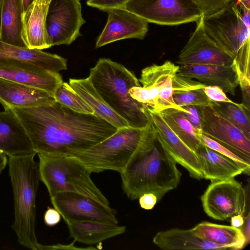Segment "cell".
Returning <instances> with one entry per match:
<instances>
[{
  "instance_id": "484cf974",
  "label": "cell",
  "mask_w": 250,
  "mask_h": 250,
  "mask_svg": "<svg viewBox=\"0 0 250 250\" xmlns=\"http://www.w3.org/2000/svg\"><path fill=\"white\" fill-rule=\"evenodd\" d=\"M67 225L70 236L75 241L88 245L99 243L124 233L126 231L124 226L98 221H84Z\"/></svg>"
},
{
  "instance_id": "4dcf8cb0",
  "label": "cell",
  "mask_w": 250,
  "mask_h": 250,
  "mask_svg": "<svg viewBox=\"0 0 250 250\" xmlns=\"http://www.w3.org/2000/svg\"><path fill=\"white\" fill-rule=\"evenodd\" d=\"M53 98L56 102L76 112L83 114L95 113L67 83L63 82L60 84L54 92Z\"/></svg>"
},
{
  "instance_id": "1f68e13d",
  "label": "cell",
  "mask_w": 250,
  "mask_h": 250,
  "mask_svg": "<svg viewBox=\"0 0 250 250\" xmlns=\"http://www.w3.org/2000/svg\"><path fill=\"white\" fill-rule=\"evenodd\" d=\"M173 99L175 104L181 107L188 105L212 106L214 104V102L207 97L203 88L174 91Z\"/></svg>"
},
{
  "instance_id": "c3c4849f",
  "label": "cell",
  "mask_w": 250,
  "mask_h": 250,
  "mask_svg": "<svg viewBox=\"0 0 250 250\" xmlns=\"http://www.w3.org/2000/svg\"><path fill=\"white\" fill-rule=\"evenodd\" d=\"M34 0H22L24 11H26L27 7L31 4Z\"/></svg>"
},
{
  "instance_id": "8d00e7d4",
  "label": "cell",
  "mask_w": 250,
  "mask_h": 250,
  "mask_svg": "<svg viewBox=\"0 0 250 250\" xmlns=\"http://www.w3.org/2000/svg\"><path fill=\"white\" fill-rule=\"evenodd\" d=\"M129 0H87L88 6L97 8L104 12L117 8H124L125 4Z\"/></svg>"
},
{
  "instance_id": "5b68a950",
  "label": "cell",
  "mask_w": 250,
  "mask_h": 250,
  "mask_svg": "<svg viewBox=\"0 0 250 250\" xmlns=\"http://www.w3.org/2000/svg\"><path fill=\"white\" fill-rule=\"evenodd\" d=\"M107 105L130 126L145 127L148 121L145 110L131 97L129 90L141 86L135 75L122 64L101 58L90 69L87 77Z\"/></svg>"
},
{
  "instance_id": "f6af8a7d",
  "label": "cell",
  "mask_w": 250,
  "mask_h": 250,
  "mask_svg": "<svg viewBox=\"0 0 250 250\" xmlns=\"http://www.w3.org/2000/svg\"><path fill=\"white\" fill-rule=\"evenodd\" d=\"M231 226L235 228H241L244 222L245 217L243 215H236L230 218Z\"/></svg>"
},
{
  "instance_id": "74e56055",
  "label": "cell",
  "mask_w": 250,
  "mask_h": 250,
  "mask_svg": "<svg viewBox=\"0 0 250 250\" xmlns=\"http://www.w3.org/2000/svg\"><path fill=\"white\" fill-rule=\"evenodd\" d=\"M203 89L207 97L212 101L237 104L230 100L227 96L226 93L218 86L207 85Z\"/></svg>"
},
{
  "instance_id": "cb8c5ba5",
  "label": "cell",
  "mask_w": 250,
  "mask_h": 250,
  "mask_svg": "<svg viewBox=\"0 0 250 250\" xmlns=\"http://www.w3.org/2000/svg\"><path fill=\"white\" fill-rule=\"evenodd\" d=\"M203 178L211 182L233 179L244 173L235 161L203 144L195 152Z\"/></svg>"
},
{
  "instance_id": "7dc6e473",
  "label": "cell",
  "mask_w": 250,
  "mask_h": 250,
  "mask_svg": "<svg viewBox=\"0 0 250 250\" xmlns=\"http://www.w3.org/2000/svg\"><path fill=\"white\" fill-rule=\"evenodd\" d=\"M248 9L250 10V0H237Z\"/></svg>"
},
{
  "instance_id": "f546056e",
  "label": "cell",
  "mask_w": 250,
  "mask_h": 250,
  "mask_svg": "<svg viewBox=\"0 0 250 250\" xmlns=\"http://www.w3.org/2000/svg\"><path fill=\"white\" fill-rule=\"evenodd\" d=\"M212 107L250 139V111L242 104L214 102Z\"/></svg>"
},
{
  "instance_id": "e575fe53",
  "label": "cell",
  "mask_w": 250,
  "mask_h": 250,
  "mask_svg": "<svg viewBox=\"0 0 250 250\" xmlns=\"http://www.w3.org/2000/svg\"><path fill=\"white\" fill-rule=\"evenodd\" d=\"M248 38L234 58L237 70L250 78V42Z\"/></svg>"
},
{
  "instance_id": "3957f363",
  "label": "cell",
  "mask_w": 250,
  "mask_h": 250,
  "mask_svg": "<svg viewBox=\"0 0 250 250\" xmlns=\"http://www.w3.org/2000/svg\"><path fill=\"white\" fill-rule=\"evenodd\" d=\"M120 175L122 189L129 199L136 200L151 193L159 202L177 188L182 174L157 139L151 148L134 158Z\"/></svg>"
},
{
  "instance_id": "7a4b0ae2",
  "label": "cell",
  "mask_w": 250,
  "mask_h": 250,
  "mask_svg": "<svg viewBox=\"0 0 250 250\" xmlns=\"http://www.w3.org/2000/svg\"><path fill=\"white\" fill-rule=\"evenodd\" d=\"M148 121L144 127L119 128L112 135L93 147L72 156L91 173L113 170L121 173L132 160L151 148L157 132L147 109Z\"/></svg>"
},
{
  "instance_id": "8fae6325",
  "label": "cell",
  "mask_w": 250,
  "mask_h": 250,
  "mask_svg": "<svg viewBox=\"0 0 250 250\" xmlns=\"http://www.w3.org/2000/svg\"><path fill=\"white\" fill-rule=\"evenodd\" d=\"M80 0H51L46 19L50 47L69 45L81 36L80 29L85 21L83 18Z\"/></svg>"
},
{
  "instance_id": "9a60e30c",
  "label": "cell",
  "mask_w": 250,
  "mask_h": 250,
  "mask_svg": "<svg viewBox=\"0 0 250 250\" xmlns=\"http://www.w3.org/2000/svg\"><path fill=\"white\" fill-rule=\"evenodd\" d=\"M106 24L96 42V48L127 39L143 40L148 31V22L141 17L126 10L117 8L106 11Z\"/></svg>"
},
{
  "instance_id": "ee69618b",
  "label": "cell",
  "mask_w": 250,
  "mask_h": 250,
  "mask_svg": "<svg viewBox=\"0 0 250 250\" xmlns=\"http://www.w3.org/2000/svg\"><path fill=\"white\" fill-rule=\"evenodd\" d=\"M250 215L249 211L246 217H245L244 222L241 229L245 238V247L249 243L250 241Z\"/></svg>"
},
{
  "instance_id": "52a82bcc",
  "label": "cell",
  "mask_w": 250,
  "mask_h": 250,
  "mask_svg": "<svg viewBox=\"0 0 250 250\" xmlns=\"http://www.w3.org/2000/svg\"><path fill=\"white\" fill-rule=\"evenodd\" d=\"M250 10L237 0H230L218 13L203 17L205 32L220 47L234 58L250 38Z\"/></svg>"
},
{
  "instance_id": "7402d4cb",
  "label": "cell",
  "mask_w": 250,
  "mask_h": 250,
  "mask_svg": "<svg viewBox=\"0 0 250 250\" xmlns=\"http://www.w3.org/2000/svg\"><path fill=\"white\" fill-rule=\"evenodd\" d=\"M51 0H34L24 12L22 37L27 47L42 50L50 48L46 19Z\"/></svg>"
},
{
  "instance_id": "277c9868",
  "label": "cell",
  "mask_w": 250,
  "mask_h": 250,
  "mask_svg": "<svg viewBox=\"0 0 250 250\" xmlns=\"http://www.w3.org/2000/svg\"><path fill=\"white\" fill-rule=\"evenodd\" d=\"M36 152L8 157L9 175L12 188L14 220L11 226L19 244L32 250H42L36 234V196L39 185Z\"/></svg>"
},
{
  "instance_id": "44dd1931",
  "label": "cell",
  "mask_w": 250,
  "mask_h": 250,
  "mask_svg": "<svg viewBox=\"0 0 250 250\" xmlns=\"http://www.w3.org/2000/svg\"><path fill=\"white\" fill-rule=\"evenodd\" d=\"M55 102L44 91L0 77V103L4 109L30 108Z\"/></svg>"
},
{
  "instance_id": "f1b7e54d",
  "label": "cell",
  "mask_w": 250,
  "mask_h": 250,
  "mask_svg": "<svg viewBox=\"0 0 250 250\" xmlns=\"http://www.w3.org/2000/svg\"><path fill=\"white\" fill-rule=\"evenodd\" d=\"M162 117L172 131L195 152L201 146L199 134L189 122L183 111L170 108L160 112Z\"/></svg>"
},
{
  "instance_id": "603a6c76",
  "label": "cell",
  "mask_w": 250,
  "mask_h": 250,
  "mask_svg": "<svg viewBox=\"0 0 250 250\" xmlns=\"http://www.w3.org/2000/svg\"><path fill=\"white\" fill-rule=\"evenodd\" d=\"M153 243L165 250H231L227 246L213 243L198 236L193 229H171L157 232Z\"/></svg>"
},
{
  "instance_id": "d6986e66",
  "label": "cell",
  "mask_w": 250,
  "mask_h": 250,
  "mask_svg": "<svg viewBox=\"0 0 250 250\" xmlns=\"http://www.w3.org/2000/svg\"><path fill=\"white\" fill-rule=\"evenodd\" d=\"M16 63H27L54 73L67 69V60L60 56L0 40V65Z\"/></svg>"
},
{
  "instance_id": "7c38bea8",
  "label": "cell",
  "mask_w": 250,
  "mask_h": 250,
  "mask_svg": "<svg viewBox=\"0 0 250 250\" xmlns=\"http://www.w3.org/2000/svg\"><path fill=\"white\" fill-rule=\"evenodd\" d=\"M50 200L66 224L84 221L118 223L116 210L83 195L64 192L50 198Z\"/></svg>"
},
{
  "instance_id": "ffe728a7",
  "label": "cell",
  "mask_w": 250,
  "mask_h": 250,
  "mask_svg": "<svg viewBox=\"0 0 250 250\" xmlns=\"http://www.w3.org/2000/svg\"><path fill=\"white\" fill-rule=\"evenodd\" d=\"M0 151L7 157L35 152L24 127L10 109L0 111Z\"/></svg>"
},
{
  "instance_id": "d590c367",
  "label": "cell",
  "mask_w": 250,
  "mask_h": 250,
  "mask_svg": "<svg viewBox=\"0 0 250 250\" xmlns=\"http://www.w3.org/2000/svg\"><path fill=\"white\" fill-rule=\"evenodd\" d=\"M207 85L192 79L182 76L177 74L172 81L173 91H184L196 89L204 88Z\"/></svg>"
},
{
  "instance_id": "ac0fdd59",
  "label": "cell",
  "mask_w": 250,
  "mask_h": 250,
  "mask_svg": "<svg viewBox=\"0 0 250 250\" xmlns=\"http://www.w3.org/2000/svg\"><path fill=\"white\" fill-rule=\"evenodd\" d=\"M0 77L42 90L53 97L57 88L63 82L59 73L27 63L0 65Z\"/></svg>"
},
{
  "instance_id": "7bdbcfd3",
  "label": "cell",
  "mask_w": 250,
  "mask_h": 250,
  "mask_svg": "<svg viewBox=\"0 0 250 250\" xmlns=\"http://www.w3.org/2000/svg\"><path fill=\"white\" fill-rule=\"evenodd\" d=\"M74 242L67 245L57 244L53 245H42V250H96L94 247L79 248L74 245Z\"/></svg>"
},
{
  "instance_id": "30bf717a",
  "label": "cell",
  "mask_w": 250,
  "mask_h": 250,
  "mask_svg": "<svg viewBox=\"0 0 250 250\" xmlns=\"http://www.w3.org/2000/svg\"><path fill=\"white\" fill-rule=\"evenodd\" d=\"M248 197L246 189L233 178L211 182L201 196V201L208 216L224 221L234 215H244Z\"/></svg>"
},
{
  "instance_id": "4316f807",
  "label": "cell",
  "mask_w": 250,
  "mask_h": 250,
  "mask_svg": "<svg viewBox=\"0 0 250 250\" xmlns=\"http://www.w3.org/2000/svg\"><path fill=\"white\" fill-rule=\"evenodd\" d=\"M69 84L98 116L117 128L129 126L104 102L88 78L70 79Z\"/></svg>"
},
{
  "instance_id": "f35d334b",
  "label": "cell",
  "mask_w": 250,
  "mask_h": 250,
  "mask_svg": "<svg viewBox=\"0 0 250 250\" xmlns=\"http://www.w3.org/2000/svg\"><path fill=\"white\" fill-rule=\"evenodd\" d=\"M237 72L239 77V85L242 94V103L241 104L248 111H250V78L238 70Z\"/></svg>"
},
{
  "instance_id": "ba28073f",
  "label": "cell",
  "mask_w": 250,
  "mask_h": 250,
  "mask_svg": "<svg viewBox=\"0 0 250 250\" xmlns=\"http://www.w3.org/2000/svg\"><path fill=\"white\" fill-rule=\"evenodd\" d=\"M179 67L167 60L162 64H153L144 68L139 79L142 86L130 89V96L144 108L157 112L170 108L186 111L183 107L178 106L173 99L172 81Z\"/></svg>"
},
{
  "instance_id": "8992f818",
  "label": "cell",
  "mask_w": 250,
  "mask_h": 250,
  "mask_svg": "<svg viewBox=\"0 0 250 250\" xmlns=\"http://www.w3.org/2000/svg\"><path fill=\"white\" fill-rule=\"evenodd\" d=\"M40 179L50 198L64 192L81 194L109 205L106 197L92 181V173L73 157L38 154Z\"/></svg>"
},
{
  "instance_id": "2e32d148",
  "label": "cell",
  "mask_w": 250,
  "mask_h": 250,
  "mask_svg": "<svg viewBox=\"0 0 250 250\" xmlns=\"http://www.w3.org/2000/svg\"><path fill=\"white\" fill-rule=\"evenodd\" d=\"M157 132V139L173 160L195 179L203 178L201 167L194 151L188 147L169 127L159 112L146 108Z\"/></svg>"
},
{
  "instance_id": "ab89813d",
  "label": "cell",
  "mask_w": 250,
  "mask_h": 250,
  "mask_svg": "<svg viewBox=\"0 0 250 250\" xmlns=\"http://www.w3.org/2000/svg\"><path fill=\"white\" fill-rule=\"evenodd\" d=\"M183 107L186 110L183 112L187 119L196 129L201 132V121L197 106L188 105Z\"/></svg>"
},
{
  "instance_id": "bcb514c9",
  "label": "cell",
  "mask_w": 250,
  "mask_h": 250,
  "mask_svg": "<svg viewBox=\"0 0 250 250\" xmlns=\"http://www.w3.org/2000/svg\"><path fill=\"white\" fill-rule=\"evenodd\" d=\"M8 164V157L0 151V174L5 169Z\"/></svg>"
},
{
  "instance_id": "d4e9b609",
  "label": "cell",
  "mask_w": 250,
  "mask_h": 250,
  "mask_svg": "<svg viewBox=\"0 0 250 250\" xmlns=\"http://www.w3.org/2000/svg\"><path fill=\"white\" fill-rule=\"evenodd\" d=\"M0 40L27 48L22 37V0H0Z\"/></svg>"
},
{
  "instance_id": "836d02e7",
  "label": "cell",
  "mask_w": 250,
  "mask_h": 250,
  "mask_svg": "<svg viewBox=\"0 0 250 250\" xmlns=\"http://www.w3.org/2000/svg\"><path fill=\"white\" fill-rule=\"evenodd\" d=\"M202 13L203 18L212 16L223 9L230 0H192Z\"/></svg>"
},
{
  "instance_id": "d6a6232c",
  "label": "cell",
  "mask_w": 250,
  "mask_h": 250,
  "mask_svg": "<svg viewBox=\"0 0 250 250\" xmlns=\"http://www.w3.org/2000/svg\"><path fill=\"white\" fill-rule=\"evenodd\" d=\"M199 137L204 145L232 159L243 168L244 173L248 175L250 174V164H248L228 149L202 134L201 132L199 134Z\"/></svg>"
},
{
  "instance_id": "681fc988",
  "label": "cell",
  "mask_w": 250,
  "mask_h": 250,
  "mask_svg": "<svg viewBox=\"0 0 250 250\" xmlns=\"http://www.w3.org/2000/svg\"></svg>"
},
{
  "instance_id": "60d3db41",
  "label": "cell",
  "mask_w": 250,
  "mask_h": 250,
  "mask_svg": "<svg viewBox=\"0 0 250 250\" xmlns=\"http://www.w3.org/2000/svg\"><path fill=\"white\" fill-rule=\"evenodd\" d=\"M61 216L60 212L55 208L48 207L44 214V222L47 226L53 227L60 222Z\"/></svg>"
},
{
  "instance_id": "4fadbf2b",
  "label": "cell",
  "mask_w": 250,
  "mask_h": 250,
  "mask_svg": "<svg viewBox=\"0 0 250 250\" xmlns=\"http://www.w3.org/2000/svg\"><path fill=\"white\" fill-rule=\"evenodd\" d=\"M201 133L250 164V139L210 106H197Z\"/></svg>"
},
{
  "instance_id": "6da1fadb",
  "label": "cell",
  "mask_w": 250,
  "mask_h": 250,
  "mask_svg": "<svg viewBox=\"0 0 250 250\" xmlns=\"http://www.w3.org/2000/svg\"><path fill=\"white\" fill-rule=\"evenodd\" d=\"M10 110L24 127L37 154L71 157L96 145L118 129L96 113H78L56 101Z\"/></svg>"
},
{
  "instance_id": "5bb4252c",
  "label": "cell",
  "mask_w": 250,
  "mask_h": 250,
  "mask_svg": "<svg viewBox=\"0 0 250 250\" xmlns=\"http://www.w3.org/2000/svg\"><path fill=\"white\" fill-rule=\"evenodd\" d=\"M180 52L176 63L180 65L229 64L234 57L220 47L205 32L203 17Z\"/></svg>"
},
{
  "instance_id": "b9f144b4",
  "label": "cell",
  "mask_w": 250,
  "mask_h": 250,
  "mask_svg": "<svg viewBox=\"0 0 250 250\" xmlns=\"http://www.w3.org/2000/svg\"><path fill=\"white\" fill-rule=\"evenodd\" d=\"M138 199L140 207L146 210L153 208L158 202L156 196L151 193H144Z\"/></svg>"
},
{
  "instance_id": "9c48e42d",
  "label": "cell",
  "mask_w": 250,
  "mask_h": 250,
  "mask_svg": "<svg viewBox=\"0 0 250 250\" xmlns=\"http://www.w3.org/2000/svg\"><path fill=\"white\" fill-rule=\"evenodd\" d=\"M124 8L147 22L161 25L197 22L202 16L192 0H129Z\"/></svg>"
},
{
  "instance_id": "83f0119b",
  "label": "cell",
  "mask_w": 250,
  "mask_h": 250,
  "mask_svg": "<svg viewBox=\"0 0 250 250\" xmlns=\"http://www.w3.org/2000/svg\"><path fill=\"white\" fill-rule=\"evenodd\" d=\"M196 234L209 242L238 250L245 247V238L240 228L201 222L192 228Z\"/></svg>"
},
{
  "instance_id": "e0dca14e",
  "label": "cell",
  "mask_w": 250,
  "mask_h": 250,
  "mask_svg": "<svg viewBox=\"0 0 250 250\" xmlns=\"http://www.w3.org/2000/svg\"><path fill=\"white\" fill-rule=\"evenodd\" d=\"M177 74L195 79L206 85L216 86L234 96L239 77L234 60L229 64H193L179 66Z\"/></svg>"
}]
</instances>
